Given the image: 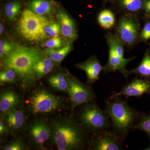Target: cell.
Listing matches in <instances>:
<instances>
[{
  "mask_svg": "<svg viewBox=\"0 0 150 150\" xmlns=\"http://www.w3.org/2000/svg\"><path fill=\"white\" fill-rule=\"evenodd\" d=\"M43 56L38 48L16 44L13 50L2 59L1 66L4 69L14 70L25 89L33 85L37 80L34 67Z\"/></svg>",
  "mask_w": 150,
  "mask_h": 150,
  "instance_id": "2",
  "label": "cell"
},
{
  "mask_svg": "<svg viewBox=\"0 0 150 150\" xmlns=\"http://www.w3.org/2000/svg\"><path fill=\"white\" fill-rule=\"evenodd\" d=\"M11 132L23 131L26 125V118L24 110L18 106L11 110L2 117Z\"/></svg>",
  "mask_w": 150,
  "mask_h": 150,
  "instance_id": "13",
  "label": "cell"
},
{
  "mask_svg": "<svg viewBox=\"0 0 150 150\" xmlns=\"http://www.w3.org/2000/svg\"><path fill=\"white\" fill-rule=\"evenodd\" d=\"M76 67L85 72L87 83L90 84L99 79L100 73L104 69V67H103L98 59L94 56H92L85 62L77 64Z\"/></svg>",
  "mask_w": 150,
  "mask_h": 150,
  "instance_id": "14",
  "label": "cell"
},
{
  "mask_svg": "<svg viewBox=\"0 0 150 150\" xmlns=\"http://www.w3.org/2000/svg\"><path fill=\"white\" fill-rule=\"evenodd\" d=\"M108 45L109 46V55L107 64L104 67L105 72L108 73L118 71L125 78H127L130 73L126 69V65L135 59V57H132L127 59V60H123L118 56L112 46L110 44Z\"/></svg>",
  "mask_w": 150,
  "mask_h": 150,
  "instance_id": "12",
  "label": "cell"
},
{
  "mask_svg": "<svg viewBox=\"0 0 150 150\" xmlns=\"http://www.w3.org/2000/svg\"><path fill=\"white\" fill-rule=\"evenodd\" d=\"M120 1L123 8L131 12L140 10L144 3L142 0H121Z\"/></svg>",
  "mask_w": 150,
  "mask_h": 150,
  "instance_id": "28",
  "label": "cell"
},
{
  "mask_svg": "<svg viewBox=\"0 0 150 150\" xmlns=\"http://www.w3.org/2000/svg\"><path fill=\"white\" fill-rule=\"evenodd\" d=\"M104 111L110 119L112 131L123 141L142 114L115 94L105 100Z\"/></svg>",
  "mask_w": 150,
  "mask_h": 150,
  "instance_id": "3",
  "label": "cell"
},
{
  "mask_svg": "<svg viewBox=\"0 0 150 150\" xmlns=\"http://www.w3.org/2000/svg\"><path fill=\"white\" fill-rule=\"evenodd\" d=\"M28 6L30 10L41 16L51 15L54 9L53 4L50 0H31Z\"/></svg>",
  "mask_w": 150,
  "mask_h": 150,
  "instance_id": "18",
  "label": "cell"
},
{
  "mask_svg": "<svg viewBox=\"0 0 150 150\" xmlns=\"http://www.w3.org/2000/svg\"><path fill=\"white\" fill-rule=\"evenodd\" d=\"M106 1H108V0H106Z\"/></svg>",
  "mask_w": 150,
  "mask_h": 150,
  "instance_id": "38",
  "label": "cell"
},
{
  "mask_svg": "<svg viewBox=\"0 0 150 150\" xmlns=\"http://www.w3.org/2000/svg\"><path fill=\"white\" fill-rule=\"evenodd\" d=\"M50 139L58 150H80L88 146L90 138L72 114L60 116L51 122Z\"/></svg>",
  "mask_w": 150,
  "mask_h": 150,
  "instance_id": "1",
  "label": "cell"
},
{
  "mask_svg": "<svg viewBox=\"0 0 150 150\" xmlns=\"http://www.w3.org/2000/svg\"><path fill=\"white\" fill-rule=\"evenodd\" d=\"M48 82L55 90L68 94L69 80L67 72H59L52 75L48 78Z\"/></svg>",
  "mask_w": 150,
  "mask_h": 150,
  "instance_id": "17",
  "label": "cell"
},
{
  "mask_svg": "<svg viewBox=\"0 0 150 150\" xmlns=\"http://www.w3.org/2000/svg\"><path fill=\"white\" fill-rule=\"evenodd\" d=\"M98 20L100 26L105 29L111 28L115 24V16L109 10H104L100 12Z\"/></svg>",
  "mask_w": 150,
  "mask_h": 150,
  "instance_id": "22",
  "label": "cell"
},
{
  "mask_svg": "<svg viewBox=\"0 0 150 150\" xmlns=\"http://www.w3.org/2000/svg\"><path fill=\"white\" fill-rule=\"evenodd\" d=\"M149 18L150 19V14L149 16Z\"/></svg>",
  "mask_w": 150,
  "mask_h": 150,
  "instance_id": "36",
  "label": "cell"
},
{
  "mask_svg": "<svg viewBox=\"0 0 150 150\" xmlns=\"http://www.w3.org/2000/svg\"><path fill=\"white\" fill-rule=\"evenodd\" d=\"M78 122L92 134L110 130L111 123L108 115L96 103L91 101L82 105L77 115Z\"/></svg>",
  "mask_w": 150,
  "mask_h": 150,
  "instance_id": "5",
  "label": "cell"
},
{
  "mask_svg": "<svg viewBox=\"0 0 150 150\" xmlns=\"http://www.w3.org/2000/svg\"><path fill=\"white\" fill-rule=\"evenodd\" d=\"M123 141L110 130L92 134L90 138L88 148L92 150L123 149Z\"/></svg>",
  "mask_w": 150,
  "mask_h": 150,
  "instance_id": "9",
  "label": "cell"
},
{
  "mask_svg": "<svg viewBox=\"0 0 150 150\" xmlns=\"http://www.w3.org/2000/svg\"><path fill=\"white\" fill-rule=\"evenodd\" d=\"M16 44L7 40L0 41V57L2 59L13 50Z\"/></svg>",
  "mask_w": 150,
  "mask_h": 150,
  "instance_id": "29",
  "label": "cell"
},
{
  "mask_svg": "<svg viewBox=\"0 0 150 150\" xmlns=\"http://www.w3.org/2000/svg\"><path fill=\"white\" fill-rule=\"evenodd\" d=\"M8 126L6 124L2 118L0 120V136L1 137H5L10 132Z\"/></svg>",
  "mask_w": 150,
  "mask_h": 150,
  "instance_id": "32",
  "label": "cell"
},
{
  "mask_svg": "<svg viewBox=\"0 0 150 150\" xmlns=\"http://www.w3.org/2000/svg\"><path fill=\"white\" fill-rule=\"evenodd\" d=\"M4 27L3 24L1 23H0V34L1 35L4 32Z\"/></svg>",
  "mask_w": 150,
  "mask_h": 150,
  "instance_id": "34",
  "label": "cell"
},
{
  "mask_svg": "<svg viewBox=\"0 0 150 150\" xmlns=\"http://www.w3.org/2000/svg\"><path fill=\"white\" fill-rule=\"evenodd\" d=\"M44 30L47 37L54 38L59 36L61 27L59 22H51L47 19L44 25Z\"/></svg>",
  "mask_w": 150,
  "mask_h": 150,
  "instance_id": "24",
  "label": "cell"
},
{
  "mask_svg": "<svg viewBox=\"0 0 150 150\" xmlns=\"http://www.w3.org/2000/svg\"><path fill=\"white\" fill-rule=\"evenodd\" d=\"M139 30V24L136 18L127 15L122 17L118 23V36L123 43L131 46L137 42Z\"/></svg>",
  "mask_w": 150,
  "mask_h": 150,
  "instance_id": "10",
  "label": "cell"
},
{
  "mask_svg": "<svg viewBox=\"0 0 150 150\" xmlns=\"http://www.w3.org/2000/svg\"><path fill=\"white\" fill-rule=\"evenodd\" d=\"M64 99L43 87L33 91L28 102L30 113L35 115H49L61 111L66 107Z\"/></svg>",
  "mask_w": 150,
  "mask_h": 150,
  "instance_id": "4",
  "label": "cell"
},
{
  "mask_svg": "<svg viewBox=\"0 0 150 150\" xmlns=\"http://www.w3.org/2000/svg\"><path fill=\"white\" fill-rule=\"evenodd\" d=\"M143 7L146 12L150 13V0H145L143 3Z\"/></svg>",
  "mask_w": 150,
  "mask_h": 150,
  "instance_id": "33",
  "label": "cell"
},
{
  "mask_svg": "<svg viewBox=\"0 0 150 150\" xmlns=\"http://www.w3.org/2000/svg\"><path fill=\"white\" fill-rule=\"evenodd\" d=\"M54 63L46 56H43L34 67L36 79L39 80L51 72L54 69Z\"/></svg>",
  "mask_w": 150,
  "mask_h": 150,
  "instance_id": "20",
  "label": "cell"
},
{
  "mask_svg": "<svg viewBox=\"0 0 150 150\" xmlns=\"http://www.w3.org/2000/svg\"><path fill=\"white\" fill-rule=\"evenodd\" d=\"M22 2L20 0H15L8 3L4 8L6 16L10 21H13L20 12Z\"/></svg>",
  "mask_w": 150,
  "mask_h": 150,
  "instance_id": "23",
  "label": "cell"
},
{
  "mask_svg": "<svg viewBox=\"0 0 150 150\" xmlns=\"http://www.w3.org/2000/svg\"><path fill=\"white\" fill-rule=\"evenodd\" d=\"M18 76L16 72L13 70L4 69L0 73V83H15Z\"/></svg>",
  "mask_w": 150,
  "mask_h": 150,
  "instance_id": "27",
  "label": "cell"
},
{
  "mask_svg": "<svg viewBox=\"0 0 150 150\" xmlns=\"http://www.w3.org/2000/svg\"><path fill=\"white\" fill-rule=\"evenodd\" d=\"M51 133V122L41 118L33 121L28 128L29 142L33 147L45 150V143L50 139Z\"/></svg>",
  "mask_w": 150,
  "mask_h": 150,
  "instance_id": "8",
  "label": "cell"
},
{
  "mask_svg": "<svg viewBox=\"0 0 150 150\" xmlns=\"http://www.w3.org/2000/svg\"><path fill=\"white\" fill-rule=\"evenodd\" d=\"M145 150H150V146L149 147H148L147 148H146V149H145Z\"/></svg>",
  "mask_w": 150,
  "mask_h": 150,
  "instance_id": "35",
  "label": "cell"
},
{
  "mask_svg": "<svg viewBox=\"0 0 150 150\" xmlns=\"http://www.w3.org/2000/svg\"><path fill=\"white\" fill-rule=\"evenodd\" d=\"M72 49V44L68 42L67 45L62 48L54 49L47 48L45 49L46 56L56 64L61 63L66 56L71 52Z\"/></svg>",
  "mask_w": 150,
  "mask_h": 150,
  "instance_id": "19",
  "label": "cell"
},
{
  "mask_svg": "<svg viewBox=\"0 0 150 150\" xmlns=\"http://www.w3.org/2000/svg\"><path fill=\"white\" fill-rule=\"evenodd\" d=\"M27 148L24 140L21 137H17L1 148L3 150H23Z\"/></svg>",
  "mask_w": 150,
  "mask_h": 150,
  "instance_id": "26",
  "label": "cell"
},
{
  "mask_svg": "<svg viewBox=\"0 0 150 150\" xmlns=\"http://www.w3.org/2000/svg\"><path fill=\"white\" fill-rule=\"evenodd\" d=\"M47 19L31 10L25 9L22 13L18 22V32L23 38L29 41H42L47 38L43 28Z\"/></svg>",
  "mask_w": 150,
  "mask_h": 150,
  "instance_id": "6",
  "label": "cell"
},
{
  "mask_svg": "<svg viewBox=\"0 0 150 150\" xmlns=\"http://www.w3.org/2000/svg\"><path fill=\"white\" fill-rule=\"evenodd\" d=\"M20 98L17 93L11 88L3 89L0 94V112L3 117L19 106Z\"/></svg>",
  "mask_w": 150,
  "mask_h": 150,
  "instance_id": "15",
  "label": "cell"
},
{
  "mask_svg": "<svg viewBox=\"0 0 150 150\" xmlns=\"http://www.w3.org/2000/svg\"><path fill=\"white\" fill-rule=\"evenodd\" d=\"M69 80L68 94L71 103V113L72 114L78 106L91 101H95L96 96L91 87L83 83L67 72Z\"/></svg>",
  "mask_w": 150,
  "mask_h": 150,
  "instance_id": "7",
  "label": "cell"
},
{
  "mask_svg": "<svg viewBox=\"0 0 150 150\" xmlns=\"http://www.w3.org/2000/svg\"><path fill=\"white\" fill-rule=\"evenodd\" d=\"M149 94H150V92H149Z\"/></svg>",
  "mask_w": 150,
  "mask_h": 150,
  "instance_id": "37",
  "label": "cell"
},
{
  "mask_svg": "<svg viewBox=\"0 0 150 150\" xmlns=\"http://www.w3.org/2000/svg\"><path fill=\"white\" fill-rule=\"evenodd\" d=\"M134 129L144 131L150 139V115H144L142 113L135 124Z\"/></svg>",
  "mask_w": 150,
  "mask_h": 150,
  "instance_id": "25",
  "label": "cell"
},
{
  "mask_svg": "<svg viewBox=\"0 0 150 150\" xmlns=\"http://www.w3.org/2000/svg\"><path fill=\"white\" fill-rule=\"evenodd\" d=\"M44 46L47 48L54 49L60 48L62 46V40L59 36L52 38L45 42Z\"/></svg>",
  "mask_w": 150,
  "mask_h": 150,
  "instance_id": "30",
  "label": "cell"
},
{
  "mask_svg": "<svg viewBox=\"0 0 150 150\" xmlns=\"http://www.w3.org/2000/svg\"><path fill=\"white\" fill-rule=\"evenodd\" d=\"M141 39L144 41H147L150 39V22L145 24L140 34Z\"/></svg>",
  "mask_w": 150,
  "mask_h": 150,
  "instance_id": "31",
  "label": "cell"
},
{
  "mask_svg": "<svg viewBox=\"0 0 150 150\" xmlns=\"http://www.w3.org/2000/svg\"><path fill=\"white\" fill-rule=\"evenodd\" d=\"M57 17L61 27V32L63 36L71 41L76 40L78 35L74 21L62 9L57 11Z\"/></svg>",
  "mask_w": 150,
  "mask_h": 150,
  "instance_id": "16",
  "label": "cell"
},
{
  "mask_svg": "<svg viewBox=\"0 0 150 150\" xmlns=\"http://www.w3.org/2000/svg\"><path fill=\"white\" fill-rule=\"evenodd\" d=\"M150 91V79L136 78L123 87L119 92L115 93L118 96L139 97Z\"/></svg>",
  "mask_w": 150,
  "mask_h": 150,
  "instance_id": "11",
  "label": "cell"
},
{
  "mask_svg": "<svg viewBox=\"0 0 150 150\" xmlns=\"http://www.w3.org/2000/svg\"><path fill=\"white\" fill-rule=\"evenodd\" d=\"M130 74L139 75L142 77H150V50H147L138 67L129 71Z\"/></svg>",
  "mask_w": 150,
  "mask_h": 150,
  "instance_id": "21",
  "label": "cell"
}]
</instances>
